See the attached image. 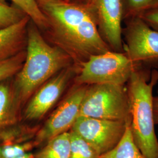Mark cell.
Masks as SVG:
<instances>
[{
    "label": "cell",
    "mask_w": 158,
    "mask_h": 158,
    "mask_svg": "<svg viewBox=\"0 0 158 158\" xmlns=\"http://www.w3.org/2000/svg\"><path fill=\"white\" fill-rule=\"evenodd\" d=\"M40 9L48 19L55 45L66 52L79 67L91 56L111 51L102 38L89 5L60 0Z\"/></svg>",
    "instance_id": "cell-1"
},
{
    "label": "cell",
    "mask_w": 158,
    "mask_h": 158,
    "mask_svg": "<svg viewBox=\"0 0 158 158\" xmlns=\"http://www.w3.org/2000/svg\"><path fill=\"white\" fill-rule=\"evenodd\" d=\"M73 64V60L66 52L46 41L31 20L27 28L25 60L12 78L14 96L20 111L42 85Z\"/></svg>",
    "instance_id": "cell-2"
},
{
    "label": "cell",
    "mask_w": 158,
    "mask_h": 158,
    "mask_svg": "<svg viewBox=\"0 0 158 158\" xmlns=\"http://www.w3.org/2000/svg\"><path fill=\"white\" fill-rule=\"evenodd\" d=\"M138 66L126 84L130 105L132 135L136 145L148 158H158V139L153 111V89L158 71Z\"/></svg>",
    "instance_id": "cell-3"
},
{
    "label": "cell",
    "mask_w": 158,
    "mask_h": 158,
    "mask_svg": "<svg viewBox=\"0 0 158 158\" xmlns=\"http://www.w3.org/2000/svg\"><path fill=\"white\" fill-rule=\"evenodd\" d=\"M79 116L123 121L131 125L130 101L126 85H88Z\"/></svg>",
    "instance_id": "cell-4"
},
{
    "label": "cell",
    "mask_w": 158,
    "mask_h": 158,
    "mask_svg": "<svg viewBox=\"0 0 158 158\" xmlns=\"http://www.w3.org/2000/svg\"><path fill=\"white\" fill-rule=\"evenodd\" d=\"M138 66H141L132 62L125 52L108 51L91 56L81 63L74 78V84L125 85Z\"/></svg>",
    "instance_id": "cell-5"
},
{
    "label": "cell",
    "mask_w": 158,
    "mask_h": 158,
    "mask_svg": "<svg viewBox=\"0 0 158 158\" xmlns=\"http://www.w3.org/2000/svg\"><path fill=\"white\" fill-rule=\"evenodd\" d=\"M124 21V50L131 60L145 68L158 67V31L140 17L128 18Z\"/></svg>",
    "instance_id": "cell-6"
},
{
    "label": "cell",
    "mask_w": 158,
    "mask_h": 158,
    "mask_svg": "<svg viewBox=\"0 0 158 158\" xmlns=\"http://www.w3.org/2000/svg\"><path fill=\"white\" fill-rule=\"evenodd\" d=\"M130 125L123 121L79 116L70 131L83 139L102 155L118 143Z\"/></svg>",
    "instance_id": "cell-7"
},
{
    "label": "cell",
    "mask_w": 158,
    "mask_h": 158,
    "mask_svg": "<svg viewBox=\"0 0 158 158\" xmlns=\"http://www.w3.org/2000/svg\"><path fill=\"white\" fill-rule=\"evenodd\" d=\"M74 85L64 100L37 131L34 139L35 147L44 145L54 137L70 131L79 117L81 104L88 85Z\"/></svg>",
    "instance_id": "cell-8"
},
{
    "label": "cell",
    "mask_w": 158,
    "mask_h": 158,
    "mask_svg": "<svg viewBox=\"0 0 158 158\" xmlns=\"http://www.w3.org/2000/svg\"><path fill=\"white\" fill-rule=\"evenodd\" d=\"M79 70V66L73 64L63 69L42 85L25 106L23 119L35 121L42 118L60 98Z\"/></svg>",
    "instance_id": "cell-9"
},
{
    "label": "cell",
    "mask_w": 158,
    "mask_h": 158,
    "mask_svg": "<svg viewBox=\"0 0 158 158\" xmlns=\"http://www.w3.org/2000/svg\"><path fill=\"white\" fill-rule=\"evenodd\" d=\"M102 38L110 49L124 52L122 22L124 21L123 0H91L89 4Z\"/></svg>",
    "instance_id": "cell-10"
},
{
    "label": "cell",
    "mask_w": 158,
    "mask_h": 158,
    "mask_svg": "<svg viewBox=\"0 0 158 158\" xmlns=\"http://www.w3.org/2000/svg\"><path fill=\"white\" fill-rule=\"evenodd\" d=\"M31 18L27 15L18 23L0 29V62L26 50L27 28Z\"/></svg>",
    "instance_id": "cell-11"
},
{
    "label": "cell",
    "mask_w": 158,
    "mask_h": 158,
    "mask_svg": "<svg viewBox=\"0 0 158 158\" xmlns=\"http://www.w3.org/2000/svg\"><path fill=\"white\" fill-rule=\"evenodd\" d=\"M12 78L0 83V134L21 121V111L15 101Z\"/></svg>",
    "instance_id": "cell-12"
},
{
    "label": "cell",
    "mask_w": 158,
    "mask_h": 158,
    "mask_svg": "<svg viewBox=\"0 0 158 158\" xmlns=\"http://www.w3.org/2000/svg\"><path fill=\"white\" fill-rule=\"evenodd\" d=\"M32 134L11 132L0 135V158H35L31 151L35 147Z\"/></svg>",
    "instance_id": "cell-13"
},
{
    "label": "cell",
    "mask_w": 158,
    "mask_h": 158,
    "mask_svg": "<svg viewBox=\"0 0 158 158\" xmlns=\"http://www.w3.org/2000/svg\"><path fill=\"white\" fill-rule=\"evenodd\" d=\"M70 153V132L56 136L48 142L35 158H69Z\"/></svg>",
    "instance_id": "cell-14"
},
{
    "label": "cell",
    "mask_w": 158,
    "mask_h": 158,
    "mask_svg": "<svg viewBox=\"0 0 158 158\" xmlns=\"http://www.w3.org/2000/svg\"><path fill=\"white\" fill-rule=\"evenodd\" d=\"M100 158H148L145 156L134 141L130 125L118 143L109 152L100 156Z\"/></svg>",
    "instance_id": "cell-15"
},
{
    "label": "cell",
    "mask_w": 158,
    "mask_h": 158,
    "mask_svg": "<svg viewBox=\"0 0 158 158\" xmlns=\"http://www.w3.org/2000/svg\"><path fill=\"white\" fill-rule=\"evenodd\" d=\"M19 9L22 10L31 20L40 29L48 28V19L40 9L35 0H10ZM0 3L6 4V0H0Z\"/></svg>",
    "instance_id": "cell-16"
},
{
    "label": "cell",
    "mask_w": 158,
    "mask_h": 158,
    "mask_svg": "<svg viewBox=\"0 0 158 158\" xmlns=\"http://www.w3.org/2000/svg\"><path fill=\"white\" fill-rule=\"evenodd\" d=\"M70 132V153L69 158H100V155L83 139Z\"/></svg>",
    "instance_id": "cell-17"
},
{
    "label": "cell",
    "mask_w": 158,
    "mask_h": 158,
    "mask_svg": "<svg viewBox=\"0 0 158 158\" xmlns=\"http://www.w3.org/2000/svg\"><path fill=\"white\" fill-rule=\"evenodd\" d=\"M124 20L140 17L144 12L158 6V0H123Z\"/></svg>",
    "instance_id": "cell-18"
},
{
    "label": "cell",
    "mask_w": 158,
    "mask_h": 158,
    "mask_svg": "<svg viewBox=\"0 0 158 158\" xmlns=\"http://www.w3.org/2000/svg\"><path fill=\"white\" fill-rule=\"evenodd\" d=\"M26 57V50L16 56L0 62V83L11 79L20 70Z\"/></svg>",
    "instance_id": "cell-19"
},
{
    "label": "cell",
    "mask_w": 158,
    "mask_h": 158,
    "mask_svg": "<svg viewBox=\"0 0 158 158\" xmlns=\"http://www.w3.org/2000/svg\"><path fill=\"white\" fill-rule=\"evenodd\" d=\"M27 15L16 6L0 3V29L5 28L18 23Z\"/></svg>",
    "instance_id": "cell-20"
},
{
    "label": "cell",
    "mask_w": 158,
    "mask_h": 158,
    "mask_svg": "<svg viewBox=\"0 0 158 158\" xmlns=\"http://www.w3.org/2000/svg\"><path fill=\"white\" fill-rule=\"evenodd\" d=\"M139 17L151 28L158 31V6L144 12Z\"/></svg>",
    "instance_id": "cell-21"
},
{
    "label": "cell",
    "mask_w": 158,
    "mask_h": 158,
    "mask_svg": "<svg viewBox=\"0 0 158 158\" xmlns=\"http://www.w3.org/2000/svg\"><path fill=\"white\" fill-rule=\"evenodd\" d=\"M153 111L155 124H158V96L153 98Z\"/></svg>",
    "instance_id": "cell-22"
},
{
    "label": "cell",
    "mask_w": 158,
    "mask_h": 158,
    "mask_svg": "<svg viewBox=\"0 0 158 158\" xmlns=\"http://www.w3.org/2000/svg\"><path fill=\"white\" fill-rule=\"evenodd\" d=\"M36 3L38 4V5L40 8L42 6H45L48 4H51V3H53V2H56L57 1H59L60 0H35Z\"/></svg>",
    "instance_id": "cell-23"
},
{
    "label": "cell",
    "mask_w": 158,
    "mask_h": 158,
    "mask_svg": "<svg viewBox=\"0 0 158 158\" xmlns=\"http://www.w3.org/2000/svg\"><path fill=\"white\" fill-rule=\"evenodd\" d=\"M69 2L80 4H89L90 3L91 0H63Z\"/></svg>",
    "instance_id": "cell-24"
},
{
    "label": "cell",
    "mask_w": 158,
    "mask_h": 158,
    "mask_svg": "<svg viewBox=\"0 0 158 158\" xmlns=\"http://www.w3.org/2000/svg\"></svg>",
    "instance_id": "cell-25"
}]
</instances>
